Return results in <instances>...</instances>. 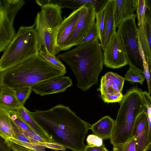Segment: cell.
<instances>
[{"label": "cell", "mask_w": 151, "mask_h": 151, "mask_svg": "<svg viewBox=\"0 0 151 151\" xmlns=\"http://www.w3.org/2000/svg\"><path fill=\"white\" fill-rule=\"evenodd\" d=\"M30 112L53 142L72 151H84V140L91 125L69 107L60 104L47 110Z\"/></svg>", "instance_id": "1"}, {"label": "cell", "mask_w": 151, "mask_h": 151, "mask_svg": "<svg viewBox=\"0 0 151 151\" xmlns=\"http://www.w3.org/2000/svg\"><path fill=\"white\" fill-rule=\"evenodd\" d=\"M58 57L70 67L76 77L77 86L82 91H86L97 84L104 65L98 39L59 54Z\"/></svg>", "instance_id": "2"}, {"label": "cell", "mask_w": 151, "mask_h": 151, "mask_svg": "<svg viewBox=\"0 0 151 151\" xmlns=\"http://www.w3.org/2000/svg\"><path fill=\"white\" fill-rule=\"evenodd\" d=\"M66 70L60 69L45 60L39 54L0 73V84L14 90L32 88L50 78L64 76Z\"/></svg>", "instance_id": "3"}, {"label": "cell", "mask_w": 151, "mask_h": 151, "mask_svg": "<svg viewBox=\"0 0 151 151\" xmlns=\"http://www.w3.org/2000/svg\"><path fill=\"white\" fill-rule=\"evenodd\" d=\"M141 89L137 86L127 91L119 102L118 111L110 143L113 145L130 139L135 119L142 111L146 110Z\"/></svg>", "instance_id": "4"}, {"label": "cell", "mask_w": 151, "mask_h": 151, "mask_svg": "<svg viewBox=\"0 0 151 151\" xmlns=\"http://www.w3.org/2000/svg\"><path fill=\"white\" fill-rule=\"evenodd\" d=\"M39 51L34 24L20 27L0 58V73L38 55Z\"/></svg>", "instance_id": "5"}, {"label": "cell", "mask_w": 151, "mask_h": 151, "mask_svg": "<svg viewBox=\"0 0 151 151\" xmlns=\"http://www.w3.org/2000/svg\"><path fill=\"white\" fill-rule=\"evenodd\" d=\"M134 14L119 24L116 33L119 35L125 49L128 64L134 69L143 73V61L139 47V40Z\"/></svg>", "instance_id": "6"}, {"label": "cell", "mask_w": 151, "mask_h": 151, "mask_svg": "<svg viewBox=\"0 0 151 151\" xmlns=\"http://www.w3.org/2000/svg\"><path fill=\"white\" fill-rule=\"evenodd\" d=\"M96 12L93 4H86L82 6L77 22L68 37L60 47L61 51L68 50L76 46L95 23Z\"/></svg>", "instance_id": "7"}, {"label": "cell", "mask_w": 151, "mask_h": 151, "mask_svg": "<svg viewBox=\"0 0 151 151\" xmlns=\"http://www.w3.org/2000/svg\"><path fill=\"white\" fill-rule=\"evenodd\" d=\"M62 9L58 4L51 3L41 7L37 13L34 24L38 37L44 32L58 31L63 21Z\"/></svg>", "instance_id": "8"}, {"label": "cell", "mask_w": 151, "mask_h": 151, "mask_svg": "<svg viewBox=\"0 0 151 151\" xmlns=\"http://www.w3.org/2000/svg\"><path fill=\"white\" fill-rule=\"evenodd\" d=\"M124 81V77L112 72H108L102 77L99 90L104 102H120L123 97L122 91Z\"/></svg>", "instance_id": "9"}, {"label": "cell", "mask_w": 151, "mask_h": 151, "mask_svg": "<svg viewBox=\"0 0 151 151\" xmlns=\"http://www.w3.org/2000/svg\"><path fill=\"white\" fill-rule=\"evenodd\" d=\"M103 55L104 64L107 67L116 69L128 64L123 44L116 32L104 51Z\"/></svg>", "instance_id": "10"}, {"label": "cell", "mask_w": 151, "mask_h": 151, "mask_svg": "<svg viewBox=\"0 0 151 151\" xmlns=\"http://www.w3.org/2000/svg\"><path fill=\"white\" fill-rule=\"evenodd\" d=\"M132 137L135 140L136 151H147L150 149L151 128L149 124L146 110L142 111L136 117Z\"/></svg>", "instance_id": "11"}, {"label": "cell", "mask_w": 151, "mask_h": 151, "mask_svg": "<svg viewBox=\"0 0 151 151\" xmlns=\"http://www.w3.org/2000/svg\"><path fill=\"white\" fill-rule=\"evenodd\" d=\"M73 85L69 76H64L53 77L40 82L32 88L35 93L41 96L65 91Z\"/></svg>", "instance_id": "12"}, {"label": "cell", "mask_w": 151, "mask_h": 151, "mask_svg": "<svg viewBox=\"0 0 151 151\" xmlns=\"http://www.w3.org/2000/svg\"><path fill=\"white\" fill-rule=\"evenodd\" d=\"M147 6V0H138L136 11L139 39L145 58L151 71V54L147 41L145 30V15Z\"/></svg>", "instance_id": "13"}, {"label": "cell", "mask_w": 151, "mask_h": 151, "mask_svg": "<svg viewBox=\"0 0 151 151\" xmlns=\"http://www.w3.org/2000/svg\"><path fill=\"white\" fill-rule=\"evenodd\" d=\"M104 7V26L100 40L101 47L103 51L107 47L112 37L116 33L114 17V0H108Z\"/></svg>", "instance_id": "14"}, {"label": "cell", "mask_w": 151, "mask_h": 151, "mask_svg": "<svg viewBox=\"0 0 151 151\" xmlns=\"http://www.w3.org/2000/svg\"><path fill=\"white\" fill-rule=\"evenodd\" d=\"M82 6L74 10L65 17L59 26L57 36V44L60 49L73 30L78 19Z\"/></svg>", "instance_id": "15"}, {"label": "cell", "mask_w": 151, "mask_h": 151, "mask_svg": "<svg viewBox=\"0 0 151 151\" xmlns=\"http://www.w3.org/2000/svg\"><path fill=\"white\" fill-rule=\"evenodd\" d=\"M138 0H114V17L116 28L124 20L132 16L137 9Z\"/></svg>", "instance_id": "16"}, {"label": "cell", "mask_w": 151, "mask_h": 151, "mask_svg": "<svg viewBox=\"0 0 151 151\" xmlns=\"http://www.w3.org/2000/svg\"><path fill=\"white\" fill-rule=\"evenodd\" d=\"M115 120L109 116L102 117L96 122L91 125L93 134L101 138L103 140L110 139L113 131Z\"/></svg>", "instance_id": "17"}, {"label": "cell", "mask_w": 151, "mask_h": 151, "mask_svg": "<svg viewBox=\"0 0 151 151\" xmlns=\"http://www.w3.org/2000/svg\"><path fill=\"white\" fill-rule=\"evenodd\" d=\"M7 109L11 119L31 142H47L37 135L22 120L16 110Z\"/></svg>", "instance_id": "18"}, {"label": "cell", "mask_w": 151, "mask_h": 151, "mask_svg": "<svg viewBox=\"0 0 151 151\" xmlns=\"http://www.w3.org/2000/svg\"><path fill=\"white\" fill-rule=\"evenodd\" d=\"M21 106L17 99L14 90L0 84V106L16 110Z\"/></svg>", "instance_id": "19"}, {"label": "cell", "mask_w": 151, "mask_h": 151, "mask_svg": "<svg viewBox=\"0 0 151 151\" xmlns=\"http://www.w3.org/2000/svg\"><path fill=\"white\" fill-rule=\"evenodd\" d=\"M16 111L22 120L37 135L47 142H53L49 137L34 119L30 113V111L27 109L24 105L20 106Z\"/></svg>", "instance_id": "20"}, {"label": "cell", "mask_w": 151, "mask_h": 151, "mask_svg": "<svg viewBox=\"0 0 151 151\" xmlns=\"http://www.w3.org/2000/svg\"><path fill=\"white\" fill-rule=\"evenodd\" d=\"M7 139L33 151H46L45 149L47 148L55 149L56 150H65V148L54 142H25L13 138H9Z\"/></svg>", "instance_id": "21"}, {"label": "cell", "mask_w": 151, "mask_h": 151, "mask_svg": "<svg viewBox=\"0 0 151 151\" xmlns=\"http://www.w3.org/2000/svg\"><path fill=\"white\" fill-rule=\"evenodd\" d=\"M0 135L7 139L15 138L8 110L0 106Z\"/></svg>", "instance_id": "22"}, {"label": "cell", "mask_w": 151, "mask_h": 151, "mask_svg": "<svg viewBox=\"0 0 151 151\" xmlns=\"http://www.w3.org/2000/svg\"><path fill=\"white\" fill-rule=\"evenodd\" d=\"M99 0H45V4H56L61 8H67L71 9H76L88 4H91L94 5L98 4Z\"/></svg>", "instance_id": "23"}, {"label": "cell", "mask_w": 151, "mask_h": 151, "mask_svg": "<svg viewBox=\"0 0 151 151\" xmlns=\"http://www.w3.org/2000/svg\"><path fill=\"white\" fill-rule=\"evenodd\" d=\"M39 55L47 62L56 67L66 70V67L58 57L47 53L45 48L42 47L39 51Z\"/></svg>", "instance_id": "24"}, {"label": "cell", "mask_w": 151, "mask_h": 151, "mask_svg": "<svg viewBox=\"0 0 151 151\" xmlns=\"http://www.w3.org/2000/svg\"><path fill=\"white\" fill-rule=\"evenodd\" d=\"M124 78L125 81H129L131 83L137 82L142 85L145 79L144 74L136 70L130 66Z\"/></svg>", "instance_id": "25"}, {"label": "cell", "mask_w": 151, "mask_h": 151, "mask_svg": "<svg viewBox=\"0 0 151 151\" xmlns=\"http://www.w3.org/2000/svg\"><path fill=\"white\" fill-rule=\"evenodd\" d=\"M113 151H136L134 138L132 137L125 142L113 145Z\"/></svg>", "instance_id": "26"}, {"label": "cell", "mask_w": 151, "mask_h": 151, "mask_svg": "<svg viewBox=\"0 0 151 151\" xmlns=\"http://www.w3.org/2000/svg\"><path fill=\"white\" fill-rule=\"evenodd\" d=\"M14 90L18 102L21 105H24L31 94L32 91V88L27 87Z\"/></svg>", "instance_id": "27"}, {"label": "cell", "mask_w": 151, "mask_h": 151, "mask_svg": "<svg viewBox=\"0 0 151 151\" xmlns=\"http://www.w3.org/2000/svg\"><path fill=\"white\" fill-rule=\"evenodd\" d=\"M151 9L147 6L145 15V21L147 41L149 47L151 46Z\"/></svg>", "instance_id": "28"}, {"label": "cell", "mask_w": 151, "mask_h": 151, "mask_svg": "<svg viewBox=\"0 0 151 151\" xmlns=\"http://www.w3.org/2000/svg\"><path fill=\"white\" fill-rule=\"evenodd\" d=\"M139 47L140 52L143 61V73L147 83L148 90V93L150 95L151 91L150 74L151 72L150 71L148 65L144 55L140 42H139Z\"/></svg>", "instance_id": "29"}, {"label": "cell", "mask_w": 151, "mask_h": 151, "mask_svg": "<svg viewBox=\"0 0 151 151\" xmlns=\"http://www.w3.org/2000/svg\"><path fill=\"white\" fill-rule=\"evenodd\" d=\"M105 16V9L104 7L99 12L96 13V21L95 22V23L99 40L101 39L104 28Z\"/></svg>", "instance_id": "30"}, {"label": "cell", "mask_w": 151, "mask_h": 151, "mask_svg": "<svg viewBox=\"0 0 151 151\" xmlns=\"http://www.w3.org/2000/svg\"><path fill=\"white\" fill-rule=\"evenodd\" d=\"M96 39H99V37L95 23L92 28L78 43L76 46L91 42Z\"/></svg>", "instance_id": "31"}, {"label": "cell", "mask_w": 151, "mask_h": 151, "mask_svg": "<svg viewBox=\"0 0 151 151\" xmlns=\"http://www.w3.org/2000/svg\"><path fill=\"white\" fill-rule=\"evenodd\" d=\"M142 95L145 102L148 121L150 127L151 128V98L148 92H142Z\"/></svg>", "instance_id": "32"}, {"label": "cell", "mask_w": 151, "mask_h": 151, "mask_svg": "<svg viewBox=\"0 0 151 151\" xmlns=\"http://www.w3.org/2000/svg\"><path fill=\"white\" fill-rule=\"evenodd\" d=\"M13 0H0V27L4 17L11 6Z\"/></svg>", "instance_id": "33"}, {"label": "cell", "mask_w": 151, "mask_h": 151, "mask_svg": "<svg viewBox=\"0 0 151 151\" xmlns=\"http://www.w3.org/2000/svg\"><path fill=\"white\" fill-rule=\"evenodd\" d=\"M88 145L101 147L104 145L103 140L94 134L89 135L86 138Z\"/></svg>", "instance_id": "34"}, {"label": "cell", "mask_w": 151, "mask_h": 151, "mask_svg": "<svg viewBox=\"0 0 151 151\" xmlns=\"http://www.w3.org/2000/svg\"><path fill=\"white\" fill-rule=\"evenodd\" d=\"M11 122L12 128L15 135L14 138L23 142H31L11 119Z\"/></svg>", "instance_id": "35"}, {"label": "cell", "mask_w": 151, "mask_h": 151, "mask_svg": "<svg viewBox=\"0 0 151 151\" xmlns=\"http://www.w3.org/2000/svg\"><path fill=\"white\" fill-rule=\"evenodd\" d=\"M8 143L12 150L14 151H33L25 148L8 139H7Z\"/></svg>", "instance_id": "36"}, {"label": "cell", "mask_w": 151, "mask_h": 151, "mask_svg": "<svg viewBox=\"0 0 151 151\" xmlns=\"http://www.w3.org/2000/svg\"><path fill=\"white\" fill-rule=\"evenodd\" d=\"M0 151H12L7 139L0 135Z\"/></svg>", "instance_id": "37"}, {"label": "cell", "mask_w": 151, "mask_h": 151, "mask_svg": "<svg viewBox=\"0 0 151 151\" xmlns=\"http://www.w3.org/2000/svg\"><path fill=\"white\" fill-rule=\"evenodd\" d=\"M104 146V145L101 147L86 145L84 151H102Z\"/></svg>", "instance_id": "38"}, {"label": "cell", "mask_w": 151, "mask_h": 151, "mask_svg": "<svg viewBox=\"0 0 151 151\" xmlns=\"http://www.w3.org/2000/svg\"><path fill=\"white\" fill-rule=\"evenodd\" d=\"M102 151H109L106 147L104 146V147Z\"/></svg>", "instance_id": "39"}]
</instances>
